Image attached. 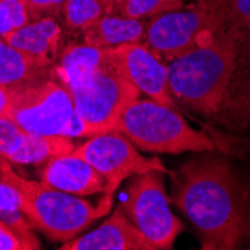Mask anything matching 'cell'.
I'll return each instance as SVG.
<instances>
[{"mask_svg":"<svg viewBox=\"0 0 250 250\" xmlns=\"http://www.w3.org/2000/svg\"><path fill=\"white\" fill-rule=\"evenodd\" d=\"M172 202L204 250H232L250 238V189L226 159L202 154L172 172Z\"/></svg>","mask_w":250,"mask_h":250,"instance_id":"cell-1","label":"cell"},{"mask_svg":"<svg viewBox=\"0 0 250 250\" xmlns=\"http://www.w3.org/2000/svg\"><path fill=\"white\" fill-rule=\"evenodd\" d=\"M237 39L238 29L228 26L168 62L169 92L175 105L213 122L217 119L234 75Z\"/></svg>","mask_w":250,"mask_h":250,"instance_id":"cell-2","label":"cell"},{"mask_svg":"<svg viewBox=\"0 0 250 250\" xmlns=\"http://www.w3.org/2000/svg\"><path fill=\"white\" fill-rule=\"evenodd\" d=\"M0 180L17 192L20 208L33 228L51 241L64 243L78 237L111 208L108 198H102L98 206H93L83 196L64 193L43 181L21 177L3 157H0Z\"/></svg>","mask_w":250,"mask_h":250,"instance_id":"cell-3","label":"cell"},{"mask_svg":"<svg viewBox=\"0 0 250 250\" xmlns=\"http://www.w3.org/2000/svg\"><path fill=\"white\" fill-rule=\"evenodd\" d=\"M5 119L22 132L87 138L84 125L77 116L74 99L53 74L11 84L6 88Z\"/></svg>","mask_w":250,"mask_h":250,"instance_id":"cell-4","label":"cell"},{"mask_svg":"<svg viewBox=\"0 0 250 250\" xmlns=\"http://www.w3.org/2000/svg\"><path fill=\"white\" fill-rule=\"evenodd\" d=\"M114 130L126 135L135 147L151 153H208L216 148L210 136L190 127L177 108L153 99L130 102Z\"/></svg>","mask_w":250,"mask_h":250,"instance_id":"cell-5","label":"cell"},{"mask_svg":"<svg viewBox=\"0 0 250 250\" xmlns=\"http://www.w3.org/2000/svg\"><path fill=\"white\" fill-rule=\"evenodd\" d=\"M228 3L229 0H195L181 9L153 17L147 21L144 43L168 63L228 27Z\"/></svg>","mask_w":250,"mask_h":250,"instance_id":"cell-6","label":"cell"},{"mask_svg":"<svg viewBox=\"0 0 250 250\" xmlns=\"http://www.w3.org/2000/svg\"><path fill=\"white\" fill-rule=\"evenodd\" d=\"M120 207L156 250L172 249L183 229L180 219L171 211L162 171L133 175Z\"/></svg>","mask_w":250,"mask_h":250,"instance_id":"cell-7","label":"cell"},{"mask_svg":"<svg viewBox=\"0 0 250 250\" xmlns=\"http://www.w3.org/2000/svg\"><path fill=\"white\" fill-rule=\"evenodd\" d=\"M77 116L85 127L87 138L114 130L126 106L140 98L136 90L114 67L106 63L83 87L69 92Z\"/></svg>","mask_w":250,"mask_h":250,"instance_id":"cell-8","label":"cell"},{"mask_svg":"<svg viewBox=\"0 0 250 250\" xmlns=\"http://www.w3.org/2000/svg\"><path fill=\"white\" fill-rule=\"evenodd\" d=\"M132 141L119 130H109L88 136L87 141L74 150L87 164L92 165L106 180L105 196L112 199V193L132 175L148 171H162L169 174V169L159 157H146L138 151Z\"/></svg>","mask_w":250,"mask_h":250,"instance_id":"cell-9","label":"cell"},{"mask_svg":"<svg viewBox=\"0 0 250 250\" xmlns=\"http://www.w3.org/2000/svg\"><path fill=\"white\" fill-rule=\"evenodd\" d=\"M105 59L140 93L159 104L177 108L169 92L168 63L154 54L144 42L106 48Z\"/></svg>","mask_w":250,"mask_h":250,"instance_id":"cell-10","label":"cell"},{"mask_svg":"<svg viewBox=\"0 0 250 250\" xmlns=\"http://www.w3.org/2000/svg\"><path fill=\"white\" fill-rule=\"evenodd\" d=\"M3 39L41 69H51L66 47L63 26L50 15L30 20Z\"/></svg>","mask_w":250,"mask_h":250,"instance_id":"cell-11","label":"cell"},{"mask_svg":"<svg viewBox=\"0 0 250 250\" xmlns=\"http://www.w3.org/2000/svg\"><path fill=\"white\" fill-rule=\"evenodd\" d=\"M62 250H156L119 206L96 229L67 240Z\"/></svg>","mask_w":250,"mask_h":250,"instance_id":"cell-12","label":"cell"},{"mask_svg":"<svg viewBox=\"0 0 250 250\" xmlns=\"http://www.w3.org/2000/svg\"><path fill=\"white\" fill-rule=\"evenodd\" d=\"M39 177L45 185L83 198L104 193L106 189L105 177L84 159L74 154V151L45 162L39 171Z\"/></svg>","mask_w":250,"mask_h":250,"instance_id":"cell-13","label":"cell"},{"mask_svg":"<svg viewBox=\"0 0 250 250\" xmlns=\"http://www.w3.org/2000/svg\"><path fill=\"white\" fill-rule=\"evenodd\" d=\"M214 122L235 132H243L250 125V32L238 30L232 81Z\"/></svg>","mask_w":250,"mask_h":250,"instance_id":"cell-14","label":"cell"},{"mask_svg":"<svg viewBox=\"0 0 250 250\" xmlns=\"http://www.w3.org/2000/svg\"><path fill=\"white\" fill-rule=\"evenodd\" d=\"M105 66V50L81 43H67L51 67L53 77L69 92L83 87Z\"/></svg>","mask_w":250,"mask_h":250,"instance_id":"cell-15","label":"cell"},{"mask_svg":"<svg viewBox=\"0 0 250 250\" xmlns=\"http://www.w3.org/2000/svg\"><path fill=\"white\" fill-rule=\"evenodd\" d=\"M148 20H135L119 12H106L81 38L90 47L106 50L120 45L144 42Z\"/></svg>","mask_w":250,"mask_h":250,"instance_id":"cell-16","label":"cell"},{"mask_svg":"<svg viewBox=\"0 0 250 250\" xmlns=\"http://www.w3.org/2000/svg\"><path fill=\"white\" fill-rule=\"evenodd\" d=\"M77 147L74 138L69 136L22 132L18 143L5 159L12 165H43L54 157L71 154Z\"/></svg>","mask_w":250,"mask_h":250,"instance_id":"cell-17","label":"cell"},{"mask_svg":"<svg viewBox=\"0 0 250 250\" xmlns=\"http://www.w3.org/2000/svg\"><path fill=\"white\" fill-rule=\"evenodd\" d=\"M51 69H41L27 60L21 53L0 38V84L11 85L21 81H29L50 74Z\"/></svg>","mask_w":250,"mask_h":250,"instance_id":"cell-18","label":"cell"},{"mask_svg":"<svg viewBox=\"0 0 250 250\" xmlns=\"http://www.w3.org/2000/svg\"><path fill=\"white\" fill-rule=\"evenodd\" d=\"M105 14L101 0H66L60 12L63 29L74 35H83Z\"/></svg>","mask_w":250,"mask_h":250,"instance_id":"cell-19","label":"cell"},{"mask_svg":"<svg viewBox=\"0 0 250 250\" xmlns=\"http://www.w3.org/2000/svg\"><path fill=\"white\" fill-rule=\"evenodd\" d=\"M185 6V0H125L119 14L135 20H151L153 17Z\"/></svg>","mask_w":250,"mask_h":250,"instance_id":"cell-20","label":"cell"},{"mask_svg":"<svg viewBox=\"0 0 250 250\" xmlns=\"http://www.w3.org/2000/svg\"><path fill=\"white\" fill-rule=\"evenodd\" d=\"M32 20L26 0H0V38L26 26Z\"/></svg>","mask_w":250,"mask_h":250,"instance_id":"cell-21","label":"cell"},{"mask_svg":"<svg viewBox=\"0 0 250 250\" xmlns=\"http://www.w3.org/2000/svg\"><path fill=\"white\" fill-rule=\"evenodd\" d=\"M41 243L30 241L0 219V250H39Z\"/></svg>","mask_w":250,"mask_h":250,"instance_id":"cell-22","label":"cell"},{"mask_svg":"<svg viewBox=\"0 0 250 250\" xmlns=\"http://www.w3.org/2000/svg\"><path fill=\"white\" fill-rule=\"evenodd\" d=\"M229 26L243 32H250V0H229Z\"/></svg>","mask_w":250,"mask_h":250,"instance_id":"cell-23","label":"cell"},{"mask_svg":"<svg viewBox=\"0 0 250 250\" xmlns=\"http://www.w3.org/2000/svg\"><path fill=\"white\" fill-rule=\"evenodd\" d=\"M22 130L8 119H0V157H6L15 147Z\"/></svg>","mask_w":250,"mask_h":250,"instance_id":"cell-24","label":"cell"},{"mask_svg":"<svg viewBox=\"0 0 250 250\" xmlns=\"http://www.w3.org/2000/svg\"><path fill=\"white\" fill-rule=\"evenodd\" d=\"M64 2L66 0H26L32 20L45 17V15H50V17L60 15Z\"/></svg>","mask_w":250,"mask_h":250,"instance_id":"cell-25","label":"cell"},{"mask_svg":"<svg viewBox=\"0 0 250 250\" xmlns=\"http://www.w3.org/2000/svg\"><path fill=\"white\" fill-rule=\"evenodd\" d=\"M12 210H21L20 208V198L14 189H11L8 185H5L0 180V214L12 211Z\"/></svg>","mask_w":250,"mask_h":250,"instance_id":"cell-26","label":"cell"},{"mask_svg":"<svg viewBox=\"0 0 250 250\" xmlns=\"http://www.w3.org/2000/svg\"><path fill=\"white\" fill-rule=\"evenodd\" d=\"M101 2L104 3L106 12H119V9H120V6L125 0H101Z\"/></svg>","mask_w":250,"mask_h":250,"instance_id":"cell-27","label":"cell"}]
</instances>
